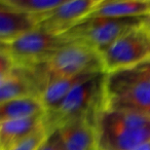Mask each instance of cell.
<instances>
[{
  "label": "cell",
  "instance_id": "cell-1",
  "mask_svg": "<svg viewBox=\"0 0 150 150\" xmlns=\"http://www.w3.org/2000/svg\"><path fill=\"white\" fill-rule=\"evenodd\" d=\"M97 132L99 150H133L150 142V116L104 109Z\"/></svg>",
  "mask_w": 150,
  "mask_h": 150
},
{
  "label": "cell",
  "instance_id": "cell-2",
  "mask_svg": "<svg viewBox=\"0 0 150 150\" xmlns=\"http://www.w3.org/2000/svg\"><path fill=\"white\" fill-rule=\"evenodd\" d=\"M40 88L60 78L104 72L101 54L84 44L69 41L46 62L30 67Z\"/></svg>",
  "mask_w": 150,
  "mask_h": 150
},
{
  "label": "cell",
  "instance_id": "cell-3",
  "mask_svg": "<svg viewBox=\"0 0 150 150\" xmlns=\"http://www.w3.org/2000/svg\"><path fill=\"white\" fill-rule=\"evenodd\" d=\"M105 72L86 78L75 86L56 109L45 113L44 125L48 132L79 117L98 119L105 109Z\"/></svg>",
  "mask_w": 150,
  "mask_h": 150
},
{
  "label": "cell",
  "instance_id": "cell-4",
  "mask_svg": "<svg viewBox=\"0 0 150 150\" xmlns=\"http://www.w3.org/2000/svg\"><path fill=\"white\" fill-rule=\"evenodd\" d=\"M105 109L150 116V81L129 70L106 74Z\"/></svg>",
  "mask_w": 150,
  "mask_h": 150
},
{
  "label": "cell",
  "instance_id": "cell-5",
  "mask_svg": "<svg viewBox=\"0 0 150 150\" xmlns=\"http://www.w3.org/2000/svg\"><path fill=\"white\" fill-rule=\"evenodd\" d=\"M143 18L112 19V18H88L63 34L68 41L84 44L102 54L113 42L139 26Z\"/></svg>",
  "mask_w": 150,
  "mask_h": 150
},
{
  "label": "cell",
  "instance_id": "cell-6",
  "mask_svg": "<svg viewBox=\"0 0 150 150\" xmlns=\"http://www.w3.org/2000/svg\"><path fill=\"white\" fill-rule=\"evenodd\" d=\"M101 57L106 74L137 66L150 58V31L141 23L113 42Z\"/></svg>",
  "mask_w": 150,
  "mask_h": 150
},
{
  "label": "cell",
  "instance_id": "cell-7",
  "mask_svg": "<svg viewBox=\"0 0 150 150\" xmlns=\"http://www.w3.org/2000/svg\"><path fill=\"white\" fill-rule=\"evenodd\" d=\"M63 35H54L36 29L7 44H1L13 60L15 67L30 68L44 63L68 43Z\"/></svg>",
  "mask_w": 150,
  "mask_h": 150
},
{
  "label": "cell",
  "instance_id": "cell-8",
  "mask_svg": "<svg viewBox=\"0 0 150 150\" xmlns=\"http://www.w3.org/2000/svg\"><path fill=\"white\" fill-rule=\"evenodd\" d=\"M102 0H63L59 6L43 15L35 16L37 29L63 35L90 16Z\"/></svg>",
  "mask_w": 150,
  "mask_h": 150
},
{
  "label": "cell",
  "instance_id": "cell-9",
  "mask_svg": "<svg viewBox=\"0 0 150 150\" xmlns=\"http://www.w3.org/2000/svg\"><path fill=\"white\" fill-rule=\"evenodd\" d=\"M97 121L92 117H79L57 129L66 150H99Z\"/></svg>",
  "mask_w": 150,
  "mask_h": 150
},
{
  "label": "cell",
  "instance_id": "cell-10",
  "mask_svg": "<svg viewBox=\"0 0 150 150\" xmlns=\"http://www.w3.org/2000/svg\"><path fill=\"white\" fill-rule=\"evenodd\" d=\"M29 96L40 98L39 86L29 68L15 67L0 76V103Z\"/></svg>",
  "mask_w": 150,
  "mask_h": 150
},
{
  "label": "cell",
  "instance_id": "cell-11",
  "mask_svg": "<svg viewBox=\"0 0 150 150\" xmlns=\"http://www.w3.org/2000/svg\"><path fill=\"white\" fill-rule=\"evenodd\" d=\"M38 28L37 18L0 2V41L7 44Z\"/></svg>",
  "mask_w": 150,
  "mask_h": 150
},
{
  "label": "cell",
  "instance_id": "cell-12",
  "mask_svg": "<svg viewBox=\"0 0 150 150\" xmlns=\"http://www.w3.org/2000/svg\"><path fill=\"white\" fill-rule=\"evenodd\" d=\"M149 13L150 0H102V2L90 13L88 18L129 19L144 18Z\"/></svg>",
  "mask_w": 150,
  "mask_h": 150
},
{
  "label": "cell",
  "instance_id": "cell-13",
  "mask_svg": "<svg viewBox=\"0 0 150 150\" xmlns=\"http://www.w3.org/2000/svg\"><path fill=\"white\" fill-rule=\"evenodd\" d=\"M44 116L0 121V150H11L44 123Z\"/></svg>",
  "mask_w": 150,
  "mask_h": 150
},
{
  "label": "cell",
  "instance_id": "cell-14",
  "mask_svg": "<svg viewBox=\"0 0 150 150\" xmlns=\"http://www.w3.org/2000/svg\"><path fill=\"white\" fill-rule=\"evenodd\" d=\"M45 107L37 96L23 97L0 103V121L30 118L45 115Z\"/></svg>",
  "mask_w": 150,
  "mask_h": 150
},
{
  "label": "cell",
  "instance_id": "cell-15",
  "mask_svg": "<svg viewBox=\"0 0 150 150\" xmlns=\"http://www.w3.org/2000/svg\"><path fill=\"white\" fill-rule=\"evenodd\" d=\"M97 73H90V74H81L77 75V76L60 78V79L54 80L50 83H48L40 95V99L45 107L46 113L56 109L61 104V102L66 98L67 95L78 83H80L86 78L91 77Z\"/></svg>",
  "mask_w": 150,
  "mask_h": 150
},
{
  "label": "cell",
  "instance_id": "cell-16",
  "mask_svg": "<svg viewBox=\"0 0 150 150\" xmlns=\"http://www.w3.org/2000/svg\"><path fill=\"white\" fill-rule=\"evenodd\" d=\"M0 2L30 15L39 16L54 9L63 0H0Z\"/></svg>",
  "mask_w": 150,
  "mask_h": 150
},
{
  "label": "cell",
  "instance_id": "cell-17",
  "mask_svg": "<svg viewBox=\"0 0 150 150\" xmlns=\"http://www.w3.org/2000/svg\"><path fill=\"white\" fill-rule=\"evenodd\" d=\"M48 134H50V132L43 123L34 133H32L27 138L19 142L11 150H39L40 146L45 141Z\"/></svg>",
  "mask_w": 150,
  "mask_h": 150
},
{
  "label": "cell",
  "instance_id": "cell-18",
  "mask_svg": "<svg viewBox=\"0 0 150 150\" xmlns=\"http://www.w3.org/2000/svg\"><path fill=\"white\" fill-rule=\"evenodd\" d=\"M39 150H66L58 129L52 131L48 134L47 138L40 146Z\"/></svg>",
  "mask_w": 150,
  "mask_h": 150
},
{
  "label": "cell",
  "instance_id": "cell-19",
  "mask_svg": "<svg viewBox=\"0 0 150 150\" xmlns=\"http://www.w3.org/2000/svg\"><path fill=\"white\" fill-rule=\"evenodd\" d=\"M127 70L131 73H133L134 75L138 76V77L150 81V58L148 60L138 64L137 66L133 67V68L127 69Z\"/></svg>",
  "mask_w": 150,
  "mask_h": 150
},
{
  "label": "cell",
  "instance_id": "cell-20",
  "mask_svg": "<svg viewBox=\"0 0 150 150\" xmlns=\"http://www.w3.org/2000/svg\"><path fill=\"white\" fill-rule=\"evenodd\" d=\"M142 25H143L144 27L146 28V29H148L150 31V13L148 16H146V17L143 18V21H142Z\"/></svg>",
  "mask_w": 150,
  "mask_h": 150
},
{
  "label": "cell",
  "instance_id": "cell-21",
  "mask_svg": "<svg viewBox=\"0 0 150 150\" xmlns=\"http://www.w3.org/2000/svg\"><path fill=\"white\" fill-rule=\"evenodd\" d=\"M133 150H150V142L143 144V145L139 146V147L135 148V149H133Z\"/></svg>",
  "mask_w": 150,
  "mask_h": 150
}]
</instances>
